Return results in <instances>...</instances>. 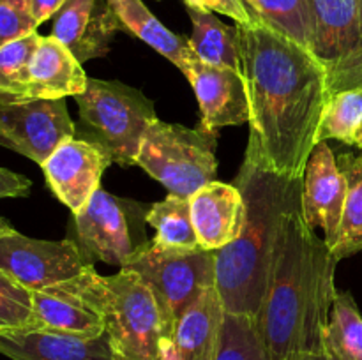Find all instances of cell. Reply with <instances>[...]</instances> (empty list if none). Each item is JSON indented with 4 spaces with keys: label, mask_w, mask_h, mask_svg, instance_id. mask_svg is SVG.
<instances>
[{
    "label": "cell",
    "mask_w": 362,
    "mask_h": 360,
    "mask_svg": "<svg viewBox=\"0 0 362 360\" xmlns=\"http://www.w3.org/2000/svg\"><path fill=\"white\" fill-rule=\"evenodd\" d=\"M235 186L246 201V226L235 242L214 251V286L226 313L258 320L267 295L276 240L288 212L300 201L303 179L272 172L246 148Z\"/></svg>",
    "instance_id": "cell-3"
},
{
    "label": "cell",
    "mask_w": 362,
    "mask_h": 360,
    "mask_svg": "<svg viewBox=\"0 0 362 360\" xmlns=\"http://www.w3.org/2000/svg\"><path fill=\"white\" fill-rule=\"evenodd\" d=\"M92 267L71 239L37 240L16 229L0 233V272L30 292L52 288Z\"/></svg>",
    "instance_id": "cell-10"
},
{
    "label": "cell",
    "mask_w": 362,
    "mask_h": 360,
    "mask_svg": "<svg viewBox=\"0 0 362 360\" xmlns=\"http://www.w3.org/2000/svg\"><path fill=\"white\" fill-rule=\"evenodd\" d=\"M329 94L362 88V39L356 48L327 71Z\"/></svg>",
    "instance_id": "cell-32"
},
{
    "label": "cell",
    "mask_w": 362,
    "mask_h": 360,
    "mask_svg": "<svg viewBox=\"0 0 362 360\" xmlns=\"http://www.w3.org/2000/svg\"><path fill=\"white\" fill-rule=\"evenodd\" d=\"M39 23L32 16L28 7L16 6V4L0 2V48L7 42L37 32Z\"/></svg>",
    "instance_id": "cell-31"
},
{
    "label": "cell",
    "mask_w": 362,
    "mask_h": 360,
    "mask_svg": "<svg viewBox=\"0 0 362 360\" xmlns=\"http://www.w3.org/2000/svg\"><path fill=\"white\" fill-rule=\"evenodd\" d=\"M0 2H9V4H16V6H21V7H28V9H30V0H0Z\"/></svg>",
    "instance_id": "cell-38"
},
{
    "label": "cell",
    "mask_w": 362,
    "mask_h": 360,
    "mask_svg": "<svg viewBox=\"0 0 362 360\" xmlns=\"http://www.w3.org/2000/svg\"><path fill=\"white\" fill-rule=\"evenodd\" d=\"M336 265L331 247L304 221L299 201L279 229L258 316L269 360H299L324 352Z\"/></svg>",
    "instance_id": "cell-2"
},
{
    "label": "cell",
    "mask_w": 362,
    "mask_h": 360,
    "mask_svg": "<svg viewBox=\"0 0 362 360\" xmlns=\"http://www.w3.org/2000/svg\"><path fill=\"white\" fill-rule=\"evenodd\" d=\"M120 25L106 0H66L53 14L52 35L80 64L105 56Z\"/></svg>",
    "instance_id": "cell-14"
},
{
    "label": "cell",
    "mask_w": 362,
    "mask_h": 360,
    "mask_svg": "<svg viewBox=\"0 0 362 360\" xmlns=\"http://www.w3.org/2000/svg\"><path fill=\"white\" fill-rule=\"evenodd\" d=\"M336 161L346 176V200L338 242L331 251L341 261L362 251V155L341 154Z\"/></svg>",
    "instance_id": "cell-24"
},
{
    "label": "cell",
    "mask_w": 362,
    "mask_h": 360,
    "mask_svg": "<svg viewBox=\"0 0 362 360\" xmlns=\"http://www.w3.org/2000/svg\"><path fill=\"white\" fill-rule=\"evenodd\" d=\"M325 355H327V360H346V359H343V356L339 355L334 348H331L329 344H325Z\"/></svg>",
    "instance_id": "cell-36"
},
{
    "label": "cell",
    "mask_w": 362,
    "mask_h": 360,
    "mask_svg": "<svg viewBox=\"0 0 362 360\" xmlns=\"http://www.w3.org/2000/svg\"><path fill=\"white\" fill-rule=\"evenodd\" d=\"M184 4L186 7H197V9L225 14V16L232 18L237 25H250L253 21L262 20L244 0H184Z\"/></svg>",
    "instance_id": "cell-33"
},
{
    "label": "cell",
    "mask_w": 362,
    "mask_h": 360,
    "mask_svg": "<svg viewBox=\"0 0 362 360\" xmlns=\"http://www.w3.org/2000/svg\"><path fill=\"white\" fill-rule=\"evenodd\" d=\"M151 205L119 198L99 187L88 203L73 214L69 239L81 256L122 268L148 242L145 224Z\"/></svg>",
    "instance_id": "cell-7"
},
{
    "label": "cell",
    "mask_w": 362,
    "mask_h": 360,
    "mask_svg": "<svg viewBox=\"0 0 362 360\" xmlns=\"http://www.w3.org/2000/svg\"><path fill=\"white\" fill-rule=\"evenodd\" d=\"M112 164L103 148L81 138H69L41 164L49 191L71 214L80 212L101 187V176Z\"/></svg>",
    "instance_id": "cell-11"
},
{
    "label": "cell",
    "mask_w": 362,
    "mask_h": 360,
    "mask_svg": "<svg viewBox=\"0 0 362 360\" xmlns=\"http://www.w3.org/2000/svg\"><path fill=\"white\" fill-rule=\"evenodd\" d=\"M362 126V88H349L329 95L320 124L318 140H338L356 145Z\"/></svg>",
    "instance_id": "cell-27"
},
{
    "label": "cell",
    "mask_w": 362,
    "mask_h": 360,
    "mask_svg": "<svg viewBox=\"0 0 362 360\" xmlns=\"http://www.w3.org/2000/svg\"><path fill=\"white\" fill-rule=\"evenodd\" d=\"M9 229H13V228H11L9 222H7L4 217H0V233H2V232H9Z\"/></svg>",
    "instance_id": "cell-39"
},
{
    "label": "cell",
    "mask_w": 362,
    "mask_h": 360,
    "mask_svg": "<svg viewBox=\"0 0 362 360\" xmlns=\"http://www.w3.org/2000/svg\"><path fill=\"white\" fill-rule=\"evenodd\" d=\"M299 360H327V355H325V348L322 353H310V355L300 356Z\"/></svg>",
    "instance_id": "cell-37"
},
{
    "label": "cell",
    "mask_w": 362,
    "mask_h": 360,
    "mask_svg": "<svg viewBox=\"0 0 362 360\" xmlns=\"http://www.w3.org/2000/svg\"><path fill=\"white\" fill-rule=\"evenodd\" d=\"M354 147L361 148V150H362V126H361V129H359V134H357V138H356V145H354Z\"/></svg>",
    "instance_id": "cell-40"
},
{
    "label": "cell",
    "mask_w": 362,
    "mask_h": 360,
    "mask_svg": "<svg viewBox=\"0 0 362 360\" xmlns=\"http://www.w3.org/2000/svg\"><path fill=\"white\" fill-rule=\"evenodd\" d=\"M122 268L133 270L151 288L172 341L184 311L216 284L214 251H170L148 240Z\"/></svg>",
    "instance_id": "cell-8"
},
{
    "label": "cell",
    "mask_w": 362,
    "mask_h": 360,
    "mask_svg": "<svg viewBox=\"0 0 362 360\" xmlns=\"http://www.w3.org/2000/svg\"><path fill=\"white\" fill-rule=\"evenodd\" d=\"M184 76L200 104L202 129L218 134L221 127L250 122V102L240 71L193 60Z\"/></svg>",
    "instance_id": "cell-13"
},
{
    "label": "cell",
    "mask_w": 362,
    "mask_h": 360,
    "mask_svg": "<svg viewBox=\"0 0 362 360\" xmlns=\"http://www.w3.org/2000/svg\"><path fill=\"white\" fill-rule=\"evenodd\" d=\"M41 37L32 32L0 48V94L28 97L32 56Z\"/></svg>",
    "instance_id": "cell-29"
},
{
    "label": "cell",
    "mask_w": 362,
    "mask_h": 360,
    "mask_svg": "<svg viewBox=\"0 0 362 360\" xmlns=\"http://www.w3.org/2000/svg\"><path fill=\"white\" fill-rule=\"evenodd\" d=\"M88 76L83 64L53 35H42L30 64L28 97L66 99L81 94Z\"/></svg>",
    "instance_id": "cell-19"
},
{
    "label": "cell",
    "mask_w": 362,
    "mask_h": 360,
    "mask_svg": "<svg viewBox=\"0 0 362 360\" xmlns=\"http://www.w3.org/2000/svg\"><path fill=\"white\" fill-rule=\"evenodd\" d=\"M255 13L272 28L311 52L313 25L308 0H255Z\"/></svg>",
    "instance_id": "cell-28"
},
{
    "label": "cell",
    "mask_w": 362,
    "mask_h": 360,
    "mask_svg": "<svg viewBox=\"0 0 362 360\" xmlns=\"http://www.w3.org/2000/svg\"><path fill=\"white\" fill-rule=\"evenodd\" d=\"M120 25V30L144 41L166 60L186 73L193 60H197L189 46V39L177 35L161 23L148 11L141 0H106Z\"/></svg>",
    "instance_id": "cell-20"
},
{
    "label": "cell",
    "mask_w": 362,
    "mask_h": 360,
    "mask_svg": "<svg viewBox=\"0 0 362 360\" xmlns=\"http://www.w3.org/2000/svg\"><path fill=\"white\" fill-rule=\"evenodd\" d=\"M32 302L39 328L87 339L105 334V323L101 318L87 306L69 296L41 289L32 292Z\"/></svg>",
    "instance_id": "cell-22"
},
{
    "label": "cell",
    "mask_w": 362,
    "mask_h": 360,
    "mask_svg": "<svg viewBox=\"0 0 362 360\" xmlns=\"http://www.w3.org/2000/svg\"><path fill=\"white\" fill-rule=\"evenodd\" d=\"M46 289L94 311L119 360H165L170 344L165 318L154 293L133 270L101 275L87 267L76 277Z\"/></svg>",
    "instance_id": "cell-4"
},
{
    "label": "cell",
    "mask_w": 362,
    "mask_h": 360,
    "mask_svg": "<svg viewBox=\"0 0 362 360\" xmlns=\"http://www.w3.org/2000/svg\"><path fill=\"white\" fill-rule=\"evenodd\" d=\"M359 4H361V9H362V0H359Z\"/></svg>",
    "instance_id": "cell-42"
},
{
    "label": "cell",
    "mask_w": 362,
    "mask_h": 360,
    "mask_svg": "<svg viewBox=\"0 0 362 360\" xmlns=\"http://www.w3.org/2000/svg\"><path fill=\"white\" fill-rule=\"evenodd\" d=\"M76 126L66 99L16 97L0 94V145L39 166L62 141L74 138Z\"/></svg>",
    "instance_id": "cell-9"
},
{
    "label": "cell",
    "mask_w": 362,
    "mask_h": 360,
    "mask_svg": "<svg viewBox=\"0 0 362 360\" xmlns=\"http://www.w3.org/2000/svg\"><path fill=\"white\" fill-rule=\"evenodd\" d=\"M189 208L202 249H223L235 242L246 226V201L235 184H205L189 198Z\"/></svg>",
    "instance_id": "cell-15"
},
{
    "label": "cell",
    "mask_w": 362,
    "mask_h": 360,
    "mask_svg": "<svg viewBox=\"0 0 362 360\" xmlns=\"http://www.w3.org/2000/svg\"><path fill=\"white\" fill-rule=\"evenodd\" d=\"M0 355L11 360H119L106 332L87 339L45 328L0 334Z\"/></svg>",
    "instance_id": "cell-16"
},
{
    "label": "cell",
    "mask_w": 362,
    "mask_h": 360,
    "mask_svg": "<svg viewBox=\"0 0 362 360\" xmlns=\"http://www.w3.org/2000/svg\"><path fill=\"white\" fill-rule=\"evenodd\" d=\"M39 328L32 292L0 272V334Z\"/></svg>",
    "instance_id": "cell-30"
},
{
    "label": "cell",
    "mask_w": 362,
    "mask_h": 360,
    "mask_svg": "<svg viewBox=\"0 0 362 360\" xmlns=\"http://www.w3.org/2000/svg\"><path fill=\"white\" fill-rule=\"evenodd\" d=\"M244 2H246V4H247V6H250V7H251V9H253V11H255V0H244Z\"/></svg>",
    "instance_id": "cell-41"
},
{
    "label": "cell",
    "mask_w": 362,
    "mask_h": 360,
    "mask_svg": "<svg viewBox=\"0 0 362 360\" xmlns=\"http://www.w3.org/2000/svg\"><path fill=\"white\" fill-rule=\"evenodd\" d=\"M223 314L225 309L214 286L184 311L165 360H214Z\"/></svg>",
    "instance_id": "cell-18"
},
{
    "label": "cell",
    "mask_w": 362,
    "mask_h": 360,
    "mask_svg": "<svg viewBox=\"0 0 362 360\" xmlns=\"http://www.w3.org/2000/svg\"><path fill=\"white\" fill-rule=\"evenodd\" d=\"M30 187L32 182L25 175L0 168V200L27 196L30 193Z\"/></svg>",
    "instance_id": "cell-34"
},
{
    "label": "cell",
    "mask_w": 362,
    "mask_h": 360,
    "mask_svg": "<svg viewBox=\"0 0 362 360\" xmlns=\"http://www.w3.org/2000/svg\"><path fill=\"white\" fill-rule=\"evenodd\" d=\"M66 0H30V13L39 25L53 18Z\"/></svg>",
    "instance_id": "cell-35"
},
{
    "label": "cell",
    "mask_w": 362,
    "mask_h": 360,
    "mask_svg": "<svg viewBox=\"0 0 362 360\" xmlns=\"http://www.w3.org/2000/svg\"><path fill=\"white\" fill-rule=\"evenodd\" d=\"M136 166L172 194L191 198L218 175L216 134L156 119L141 141Z\"/></svg>",
    "instance_id": "cell-6"
},
{
    "label": "cell",
    "mask_w": 362,
    "mask_h": 360,
    "mask_svg": "<svg viewBox=\"0 0 362 360\" xmlns=\"http://www.w3.org/2000/svg\"><path fill=\"white\" fill-rule=\"evenodd\" d=\"M325 344L334 348L343 359L362 360V314L352 293L336 289Z\"/></svg>",
    "instance_id": "cell-26"
},
{
    "label": "cell",
    "mask_w": 362,
    "mask_h": 360,
    "mask_svg": "<svg viewBox=\"0 0 362 360\" xmlns=\"http://www.w3.org/2000/svg\"><path fill=\"white\" fill-rule=\"evenodd\" d=\"M193 23L189 46L194 56L209 66L232 67L240 71L239 30L237 25H225L214 13L186 7Z\"/></svg>",
    "instance_id": "cell-21"
},
{
    "label": "cell",
    "mask_w": 362,
    "mask_h": 360,
    "mask_svg": "<svg viewBox=\"0 0 362 360\" xmlns=\"http://www.w3.org/2000/svg\"><path fill=\"white\" fill-rule=\"evenodd\" d=\"M345 200L346 176L327 141H318L304 169L300 207L306 224L313 229L320 228L331 249L338 242Z\"/></svg>",
    "instance_id": "cell-12"
},
{
    "label": "cell",
    "mask_w": 362,
    "mask_h": 360,
    "mask_svg": "<svg viewBox=\"0 0 362 360\" xmlns=\"http://www.w3.org/2000/svg\"><path fill=\"white\" fill-rule=\"evenodd\" d=\"M237 30L250 102L247 148L272 172L303 179L331 95L327 67L264 20Z\"/></svg>",
    "instance_id": "cell-1"
},
{
    "label": "cell",
    "mask_w": 362,
    "mask_h": 360,
    "mask_svg": "<svg viewBox=\"0 0 362 360\" xmlns=\"http://www.w3.org/2000/svg\"><path fill=\"white\" fill-rule=\"evenodd\" d=\"M214 360H269L257 318L225 311Z\"/></svg>",
    "instance_id": "cell-25"
},
{
    "label": "cell",
    "mask_w": 362,
    "mask_h": 360,
    "mask_svg": "<svg viewBox=\"0 0 362 360\" xmlns=\"http://www.w3.org/2000/svg\"><path fill=\"white\" fill-rule=\"evenodd\" d=\"M80 115L81 140L98 145L112 162L136 166L141 141L158 119L154 102L138 88L122 81L88 78L81 94L74 95Z\"/></svg>",
    "instance_id": "cell-5"
},
{
    "label": "cell",
    "mask_w": 362,
    "mask_h": 360,
    "mask_svg": "<svg viewBox=\"0 0 362 360\" xmlns=\"http://www.w3.org/2000/svg\"><path fill=\"white\" fill-rule=\"evenodd\" d=\"M313 39L311 53L327 67L349 55L362 39L359 0H308Z\"/></svg>",
    "instance_id": "cell-17"
},
{
    "label": "cell",
    "mask_w": 362,
    "mask_h": 360,
    "mask_svg": "<svg viewBox=\"0 0 362 360\" xmlns=\"http://www.w3.org/2000/svg\"><path fill=\"white\" fill-rule=\"evenodd\" d=\"M147 224L156 229L152 242L170 251L202 249L191 219L189 198L172 194L163 201L151 205L147 212Z\"/></svg>",
    "instance_id": "cell-23"
}]
</instances>
